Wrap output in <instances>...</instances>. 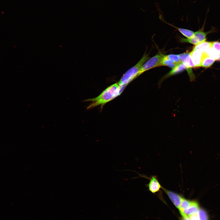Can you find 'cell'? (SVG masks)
<instances>
[{"mask_svg": "<svg viewBox=\"0 0 220 220\" xmlns=\"http://www.w3.org/2000/svg\"><path fill=\"white\" fill-rule=\"evenodd\" d=\"M126 86H119L118 83L114 84L106 88L97 97L85 100L84 101L91 102L87 109L99 106L102 108L106 104L119 95Z\"/></svg>", "mask_w": 220, "mask_h": 220, "instance_id": "6da1fadb", "label": "cell"}, {"mask_svg": "<svg viewBox=\"0 0 220 220\" xmlns=\"http://www.w3.org/2000/svg\"><path fill=\"white\" fill-rule=\"evenodd\" d=\"M149 58L145 53L140 60L134 66L129 69L122 76L118 84L120 86H126L135 79L138 76L139 71L144 64Z\"/></svg>", "mask_w": 220, "mask_h": 220, "instance_id": "7a4b0ae2", "label": "cell"}, {"mask_svg": "<svg viewBox=\"0 0 220 220\" xmlns=\"http://www.w3.org/2000/svg\"><path fill=\"white\" fill-rule=\"evenodd\" d=\"M164 55L159 53L148 60L142 66L139 71L138 76L146 71L156 67L161 66V61Z\"/></svg>", "mask_w": 220, "mask_h": 220, "instance_id": "3957f363", "label": "cell"}, {"mask_svg": "<svg viewBox=\"0 0 220 220\" xmlns=\"http://www.w3.org/2000/svg\"><path fill=\"white\" fill-rule=\"evenodd\" d=\"M181 62L184 63L187 67V71L191 81H194L195 76L193 74L192 68L196 67L193 63L190 54V53H184L178 54Z\"/></svg>", "mask_w": 220, "mask_h": 220, "instance_id": "277c9868", "label": "cell"}, {"mask_svg": "<svg viewBox=\"0 0 220 220\" xmlns=\"http://www.w3.org/2000/svg\"><path fill=\"white\" fill-rule=\"evenodd\" d=\"M207 34V32H204L202 30H200L194 32L193 35L190 38H182L181 39V41L196 45L205 41Z\"/></svg>", "mask_w": 220, "mask_h": 220, "instance_id": "5b68a950", "label": "cell"}, {"mask_svg": "<svg viewBox=\"0 0 220 220\" xmlns=\"http://www.w3.org/2000/svg\"><path fill=\"white\" fill-rule=\"evenodd\" d=\"M147 186L149 191L154 194L159 192L163 187L155 176H152L149 178V181Z\"/></svg>", "mask_w": 220, "mask_h": 220, "instance_id": "8992f818", "label": "cell"}, {"mask_svg": "<svg viewBox=\"0 0 220 220\" xmlns=\"http://www.w3.org/2000/svg\"><path fill=\"white\" fill-rule=\"evenodd\" d=\"M162 189L167 194L175 207L179 208L181 202L183 197L179 194L168 190L164 188L163 187Z\"/></svg>", "mask_w": 220, "mask_h": 220, "instance_id": "52a82bcc", "label": "cell"}, {"mask_svg": "<svg viewBox=\"0 0 220 220\" xmlns=\"http://www.w3.org/2000/svg\"><path fill=\"white\" fill-rule=\"evenodd\" d=\"M199 209V206L198 202L195 200H192L190 206L180 213L182 216L186 215L188 216L197 213Z\"/></svg>", "mask_w": 220, "mask_h": 220, "instance_id": "ba28073f", "label": "cell"}, {"mask_svg": "<svg viewBox=\"0 0 220 220\" xmlns=\"http://www.w3.org/2000/svg\"><path fill=\"white\" fill-rule=\"evenodd\" d=\"M190 53L192 61L196 67L201 66L202 52L193 50Z\"/></svg>", "mask_w": 220, "mask_h": 220, "instance_id": "9c48e42d", "label": "cell"}, {"mask_svg": "<svg viewBox=\"0 0 220 220\" xmlns=\"http://www.w3.org/2000/svg\"><path fill=\"white\" fill-rule=\"evenodd\" d=\"M187 67L186 65L183 63L180 62L178 63L174 68L172 69L163 78H166L170 76L179 73L184 71L185 69H187Z\"/></svg>", "mask_w": 220, "mask_h": 220, "instance_id": "30bf717a", "label": "cell"}, {"mask_svg": "<svg viewBox=\"0 0 220 220\" xmlns=\"http://www.w3.org/2000/svg\"><path fill=\"white\" fill-rule=\"evenodd\" d=\"M215 61V60L209 56L206 52H202L201 66L205 68H209Z\"/></svg>", "mask_w": 220, "mask_h": 220, "instance_id": "8fae6325", "label": "cell"}, {"mask_svg": "<svg viewBox=\"0 0 220 220\" xmlns=\"http://www.w3.org/2000/svg\"><path fill=\"white\" fill-rule=\"evenodd\" d=\"M211 47V42L205 41L195 45L193 50H198L202 52H205Z\"/></svg>", "mask_w": 220, "mask_h": 220, "instance_id": "7c38bea8", "label": "cell"}, {"mask_svg": "<svg viewBox=\"0 0 220 220\" xmlns=\"http://www.w3.org/2000/svg\"><path fill=\"white\" fill-rule=\"evenodd\" d=\"M166 23H167L166 22ZM169 25L173 27L174 28L178 30L183 35L186 37L187 38H191L194 35V32L190 30L187 29L179 28L175 27L172 25L167 23Z\"/></svg>", "mask_w": 220, "mask_h": 220, "instance_id": "4fadbf2b", "label": "cell"}, {"mask_svg": "<svg viewBox=\"0 0 220 220\" xmlns=\"http://www.w3.org/2000/svg\"><path fill=\"white\" fill-rule=\"evenodd\" d=\"M206 52L209 56L215 61H220V53L215 50L211 47Z\"/></svg>", "mask_w": 220, "mask_h": 220, "instance_id": "5bb4252c", "label": "cell"}, {"mask_svg": "<svg viewBox=\"0 0 220 220\" xmlns=\"http://www.w3.org/2000/svg\"><path fill=\"white\" fill-rule=\"evenodd\" d=\"M191 202L192 200H187L183 197L178 208L180 212H182L184 209L189 207Z\"/></svg>", "mask_w": 220, "mask_h": 220, "instance_id": "9a60e30c", "label": "cell"}, {"mask_svg": "<svg viewBox=\"0 0 220 220\" xmlns=\"http://www.w3.org/2000/svg\"><path fill=\"white\" fill-rule=\"evenodd\" d=\"M197 214L199 220H208L207 214L204 210L199 209Z\"/></svg>", "mask_w": 220, "mask_h": 220, "instance_id": "2e32d148", "label": "cell"}, {"mask_svg": "<svg viewBox=\"0 0 220 220\" xmlns=\"http://www.w3.org/2000/svg\"><path fill=\"white\" fill-rule=\"evenodd\" d=\"M166 57L168 59L176 63H179L180 62L178 55L170 54L166 55Z\"/></svg>", "mask_w": 220, "mask_h": 220, "instance_id": "e0dca14e", "label": "cell"}, {"mask_svg": "<svg viewBox=\"0 0 220 220\" xmlns=\"http://www.w3.org/2000/svg\"><path fill=\"white\" fill-rule=\"evenodd\" d=\"M211 46L215 50L220 53V42L218 41L211 42Z\"/></svg>", "mask_w": 220, "mask_h": 220, "instance_id": "ac0fdd59", "label": "cell"}, {"mask_svg": "<svg viewBox=\"0 0 220 220\" xmlns=\"http://www.w3.org/2000/svg\"><path fill=\"white\" fill-rule=\"evenodd\" d=\"M189 216L191 220H199L197 212Z\"/></svg>", "mask_w": 220, "mask_h": 220, "instance_id": "d6986e66", "label": "cell"}, {"mask_svg": "<svg viewBox=\"0 0 220 220\" xmlns=\"http://www.w3.org/2000/svg\"><path fill=\"white\" fill-rule=\"evenodd\" d=\"M182 220H191L187 216H182Z\"/></svg>", "mask_w": 220, "mask_h": 220, "instance_id": "ffe728a7", "label": "cell"}]
</instances>
